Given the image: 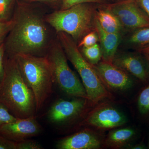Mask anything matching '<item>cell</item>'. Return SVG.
<instances>
[{
  "instance_id": "6da1fadb",
  "label": "cell",
  "mask_w": 149,
  "mask_h": 149,
  "mask_svg": "<svg viewBox=\"0 0 149 149\" xmlns=\"http://www.w3.org/2000/svg\"><path fill=\"white\" fill-rule=\"evenodd\" d=\"M43 8L16 0L13 24L4 42L5 55L46 56L57 34L46 19Z\"/></svg>"
},
{
  "instance_id": "7a4b0ae2",
  "label": "cell",
  "mask_w": 149,
  "mask_h": 149,
  "mask_svg": "<svg viewBox=\"0 0 149 149\" xmlns=\"http://www.w3.org/2000/svg\"><path fill=\"white\" fill-rule=\"evenodd\" d=\"M0 103L17 118L34 116L37 112L35 96L23 79L16 59L6 55L4 73L0 83Z\"/></svg>"
},
{
  "instance_id": "3957f363",
  "label": "cell",
  "mask_w": 149,
  "mask_h": 149,
  "mask_svg": "<svg viewBox=\"0 0 149 149\" xmlns=\"http://www.w3.org/2000/svg\"><path fill=\"white\" fill-rule=\"evenodd\" d=\"M93 3L75 5L65 10L47 14L46 19L56 33L63 32L78 43L83 37L95 30L97 6Z\"/></svg>"
},
{
  "instance_id": "277c9868",
  "label": "cell",
  "mask_w": 149,
  "mask_h": 149,
  "mask_svg": "<svg viewBox=\"0 0 149 149\" xmlns=\"http://www.w3.org/2000/svg\"><path fill=\"white\" fill-rule=\"evenodd\" d=\"M57 37L68 60L80 75L88 102L95 104L110 98L111 94L102 82L94 67L80 52L77 43L72 37L63 32L57 33Z\"/></svg>"
},
{
  "instance_id": "5b68a950",
  "label": "cell",
  "mask_w": 149,
  "mask_h": 149,
  "mask_svg": "<svg viewBox=\"0 0 149 149\" xmlns=\"http://www.w3.org/2000/svg\"><path fill=\"white\" fill-rule=\"evenodd\" d=\"M16 59L22 75L35 96L37 111L50 97L54 85L50 63L47 56L18 55Z\"/></svg>"
},
{
  "instance_id": "8992f818",
  "label": "cell",
  "mask_w": 149,
  "mask_h": 149,
  "mask_svg": "<svg viewBox=\"0 0 149 149\" xmlns=\"http://www.w3.org/2000/svg\"><path fill=\"white\" fill-rule=\"evenodd\" d=\"M46 56L52 67L54 84L68 95L88 100L83 83L68 65V60L57 37Z\"/></svg>"
},
{
  "instance_id": "52a82bcc",
  "label": "cell",
  "mask_w": 149,
  "mask_h": 149,
  "mask_svg": "<svg viewBox=\"0 0 149 149\" xmlns=\"http://www.w3.org/2000/svg\"><path fill=\"white\" fill-rule=\"evenodd\" d=\"M104 6L118 19L125 33L149 27V17L137 0H124Z\"/></svg>"
},
{
  "instance_id": "ba28073f",
  "label": "cell",
  "mask_w": 149,
  "mask_h": 149,
  "mask_svg": "<svg viewBox=\"0 0 149 149\" xmlns=\"http://www.w3.org/2000/svg\"><path fill=\"white\" fill-rule=\"evenodd\" d=\"M127 122L128 118L122 111L110 105L104 104L91 111L82 125L108 130L120 127Z\"/></svg>"
},
{
  "instance_id": "9c48e42d",
  "label": "cell",
  "mask_w": 149,
  "mask_h": 149,
  "mask_svg": "<svg viewBox=\"0 0 149 149\" xmlns=\"http://www.w3.org/2000/svg\"><path fill=\"white\" fill-rule=\"evenodd\" d=\"M93 66L107 89L124 92L130 90L134 85L132 76L112 63L102 61Z\"/></svg>"
},
{
  "instance_id": "30bf717a",
  "label": "cell",
  "mask_w": 149,
  "mask_h": 149,
  "mask_svg": "<svg viewBox=\"0 0 149 149\" xmlns=\"http://www.w3.org/2000/svg\"><path fill=\"white\" fill-rule=\"evenodd\" d=\"M88 102V100L82 98L75 97L70 100H59L48 110V119L55 125L65 124L80 116Z\"/></svg>"
},
{
  "instance_id": "8fae6325",
  "label": "cell",
  "mask_w": 149,
  "mask_h": 149,
  "mask_svg": "<svg viewBox=\"0 0 149 149\" xmlns=\"http://www.w3.org/2000/svg\"><path fill=\"white\" fill-rule=\"evenodd\" d=\"M41 127L35 116L17 118L13 122L6 123L0 128V134L14 142H19L39 135Z\"/></svg>"
},
{
  "instance_id": "7c38bea8",
  "label": "cell",
  "mask_w": 149,
  "mask_h": 149,
  "mask_svg": "<svg viewBox=\"0 0 149 149\" xmlns=\"http://www.w3.org/2000/svg\"><path fill=\"white\" fill-rule=\"evenodd\" d=\"M112 64L144 83L149 81V74L143 56L139 52H117Z\"/></svg>"
},
{
  "instance_id": "4fadbf2b",
  "label": "cell",
  "mask_w": 149,
  "mask_h": 149,
  "mask_svg": "<svg viewBox=\"0 0 149 149\" xmlns=\"http://www.w3.org/2000/svg\"><path fill=\"white\" fill-rule=\"evenodd\" d=\"M103 144L97 134L90 130L85 129L67 136L57 142L58 149H98Z\"/></svg>"
},
{
  "instance_id": "5bb4252c",
  "label": "cell",
  "mask_w": 149,
  "mask_h": 149,
  "mask_svg": "<svg viewBox=\"0 0 149 149\" xmlns=\"http://www.w3.org/2000/svg\"><path fill=\"white\" fill-rule=\"evenodd\" d=\"M95 30L99 37L101 49L102 61L112 63L119 45L123 41L121 34L108 33L100 26L97 19H95Z\"/></svg>"
},
{
  "instance_id": "9a60e30c",
  "label": "cell",
  "mask_w": 149,
  "mask_h": 149,
  "mask_svg": "<svg viewBox=\"0 0 149 149\" xmlns=\"http://www.w3.org/2000/svg\"><path fill=\"white\" fill-rule=\"evenodd\" d=\"M136 136V130L131 127L114 128L108 134L104 143L111 148H126Z\"/></svg>"
},
{
  "instance_id": "2e32d148",
  "label": "cell",
  "mask_w": 149,
  "mask_h": 149,
  "mask_svg": "<svg viewBox=\"0 0 149 149\" xmlns=\"http://www.w3.org/2000/svg\"><path fill=\"white\" fill-rule=\"evenodd\" d=\"M96 17L100 26L105 32L123 35L125 33L118 19L104 5L98 7Z\"/></svg>"
},
{
  "instance_id": "e0dca14e",
  "label": "cell",
  "mask_w": 149,
  "mask_h": 149,
  "mask_svg": "<svg viewBox=\"0 0 149 149\" xmlns=\"http://www.w3.org/2000/svg\"><path fill=\"white\" fill-rule=\"evenodd\" d=\"M129 34L125 40L128 47L136 51L149 43V27L136 29Z\"/></svg>"
},
{
  "instance_id": "ac0fdd59",
  "label": "cell",
  "mask_w": 149,
  "mask_h": 149,
  "mask_svg": "<svg viewBox=\"0 0 149 149\" xmlns=\"http://www.w3.org/2000/svg\"><path fill=\"white\" fill-rule=\"evenodd\" d=\"M79 49L86 60L92 65H96L101 61V49L99 43L91 47L80 48Z\"/></svg>"
},
{
  "instance_id": "d6986e66",
  "label": "cell",
  "mask_w": 149,
  "mask_h": 149,
  "mask_svg": "<svg viewBox=\"0 0 149 149\" xmlns=\"http://www.w3.org/2000/svg\"><path fill=\"white\" fill-rule=\"evenodd\" d=\"M16 2V0H0V21L12 19Z\"/></svg>"
},
{
  "instance_id": "ffe728a7",
  "label": "cell",
  "mask_w": 149,
  "mask_h": 149,
  "mask_svg": "<svg viewBox=\"0 0 149 149\" xmlns=\"http://www.w3.org/2000/svg\"><path fill=\"white\" fill-rule=\"evenodd\" d=\"M138 109L142 115L149 114V85L143 89L138 99Z\"/></svg>"
},
{
  "instance_id": "44dd1931",
  "label": "cell",
  "mask_w": 149,
  "mask_h": 149,
  "mask_svg": "<svg viewBox=\"0 0 149 149\" xmlns=\"http://www.w3.org/2000/svg\"><path fill=\"white\" fill-rule=\"evenodd\" d=\"M99 42V37L95 30H93L85 35L83 39L77 44V47L80 48L91 47Z\"/></svg>"
},
{
  "instance_id": "7402d4cb",
  "label": "cell",
  "mask_w": 149,
  "mask_h": 149,
  "mask_svg": "<svg viewBox=\"0 0 149 149\" xmlns=\"http://www.w3.org/2000/svg\"><path fill=\"white\" fill-rule=\"evenodd\" d=\"M89 3L100 5L107 4V0H64L60 10L66 9L79 4Z\"/></svg>"
},
{
  "instance_id": "603a6c76",
  "label": "cell",
  "mask_w": 149,
  "mask_h": 149,
  "mask_svg": "<svg viewBox=\"0 0 149 149\" xmlns=\"http://www.w3.org/2000/svg\"><path fill=\"white\" fill-rule=\"evenodd\" d=\"M17 118L13 115L3 105L0 103V128L6 123L15 121Z\"/></svg>"
},
{
  "instance_id": "cb8c5ba5",
  "label": "cell",
  "mask_w": 149,
  "mask_h": 149,
  "mask_svg": "<svg viewBox=\"0 0 149 149\" xmlns=\"http://www.w3.org/2000/svg\"><path fill=\"white\" fill-rule=\"evenodd\" d=\"M19 1L27 3H40L45 4L54 10L61 9L64 0H17Z\"/></svg>"
},
{
  "instance_id": "d4e9b609",
  "label": "cell",
  "mask_w": 149,
  "mask_h": 149,
  "mask_svg": "<svg viewBox=\"0 0 149 149\" xmlns=\"http://www.w3.org/2000/svg\"><path fill=\"white\" fill-rule=\"evenodd\" d=\"M13 24V19L8 21H0V45L4 43Z\"/></svg>"
},
{
  "instance_id": "484cf974",
  "label": "cell",
  "mask_w": 149,
  "mask_h": 149,
  "mask_svg": "<svg viewBox=\"0 0 149 149\" xmlns=\"http://www.w3.org/2000/svg\"><path fill=\"white\" fill-rule=\"evenodd\" d=\"M43 147L37 141L26 139L16 142V149H42Z\"/></svg>"
},
{
  "instance_id": "4316f807",
  "label": "cell",
  "mask_w": 149,
  "mask_h": 149,
  "mask_svg": "<svg viewBox=\"0 0 149 149\" xmlns=\"http://www.w3.org/2000/svg\"><path fill=\"white\" fill-rule=\"evenodd\" d=\"M0 149H16V142L11 141L0 134Z\"/></svg>"
},
{
  "instance_id": "83f0119b",
  "label": "cell",
  "mask_w": 149,
  "mask_h": 149,
  "mask_svg": "<svg viewBox=\"0 0 149 149\" xmlns=\"http://www.w3.org/2000/svg\"><path fill=\"white\" fill-rule=\"evenodd\" d=\"M4 43L0 45V83L4 73V58L5 56Z\"/></svg>"
},
{
  "instance_id": "f1b7e54d",
  "label": "cell",
  "mask_w": 149,
  "mask_h": 149,
  "mask_svg": "<svg viewBox=\"0 0 149 149\" xmlns=\"http://www.w3.org/2000/svg\"><path fill=\"white\" fill-rule=\"evenodd\" d=\"M139 5L149 17V0H137Z\"/></svg>"
},
{
  "instance_id": "f546056e",
  "label": "cell",
  "mask_w": 149,
  "mask_h": 149,
  "mask_svg": "<svg viewBox=\"0 0 149 149\" xmlns=\"http://www.w3.org/2000/svg\"><path fill=\"white\" fill-rule=\"evenodd\" d=\"M127 149H146L147 147L143 143H139L134 145H128L126 147Z\"/></svg>"
},
{
  "instance_id": "4dcf8cb0",
  "label": "cell",
  "mask_w": 149,
  "mask_h": 149,
  "mask_svg": "<svg viewBox=\"0 0 149 149\" xmlns=\"http://www.w3.org/2000/svg\"><path fill=\"white\" fill-rule=\"evenodd\" d=\"M142 54L149 55V43L136 50Z\"/></svg>"
},
{
  "instance_id": "1f68e13d",
  "label": "cell",
  "mask_w": 149,
  "mask_h": 149,
  "mask_svg": "<svg viewBox=\"0 0 149 149\" xmlns=\"http://www.w3.org/2000/svg\"><path fill=\"white\" fill-rule=\"evenodd\" d=\"M143 56L144 58L146 61V63L147 68H148V72L149 74V55L143 54Z\"/></svg>"
},
{
  "instance_id": "d6a6232c",
  "label": "cell",
  "mask_w": 149,
  "mask_h": 149,
  "mask_svg": "<svg viewBox=\"0 0 149 149\" xmlns=\"http://www.w3.org/2000/svg\"><path fill=\"white\" fill-rule=\"evenodd\" d=\"M109 1H111L112 2V3H114L121 1H124V0H109Z\"/></svg>"
},
{
  "instance_id": "836d02e7",
  "label": "cell",
  "mask_w": 149,
  "mask_h": 149,
  "mask_svg": "<svg viewBox=\"0 0 149 149\" xmlns=\"http://www.w3.org/2000/svg\"><path fill=\"white\" fill-rule=\"evenodd\" d=\"M148 148H149V142H148Z\"/></svg>"
}]
</instances>
